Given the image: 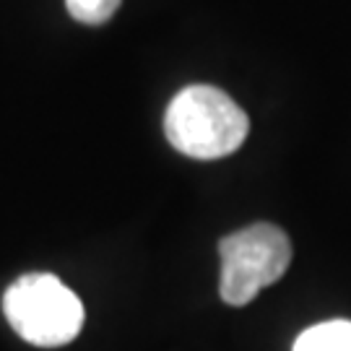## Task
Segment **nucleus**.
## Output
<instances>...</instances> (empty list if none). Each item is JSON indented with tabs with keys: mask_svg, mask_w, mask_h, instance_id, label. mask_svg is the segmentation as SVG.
<instances>
[{
	"mask_svg": "<svg viewBox=\"0 0 351 351\" xmlns=\"http://www.w3.org/2000/svg\"><path fill=\"white\" fill-rule=\"evenodd\" d=\"M65 5L75 21L99 26L112 19L114 11L120 8V0H65Z\"/></svg>",
	"mask_w": 351,
	"mask_h": 351,
	"instance_id": "obj_5",
	"label": "nucleus"
},
{
	"mask_svg": "<svg viewBox=\"0 0 351 351\" xmlns=\"http://www.w3.org/2000/svg\"><path fill=\"white\" fill-rule=\"evenodd\" d=\"M164 133L180 154L208 162L234 154L250 133V120L221 88L193 84L169 101Z\"/></svg>",
	"mask_w": 351,
	"mask_h": 351,
	"instance_id": "obj_1",
	"label": "nucleus"
},
{
	"mask_svg": "<svg viewBox=\"0 0 351 351\" xmlns=\"http://www.w3.org/2000/svg\"><path fill=\"white\" fill-rule=\"evenodd\" d=\"M291 351H351V320H328L302 330Z\"/></svg>",
	"mask_w": 351,
	"mask_h": 351,
	"instance_id": "obj_4",
	"label": "nucleus"
},
{
	"mask_svg": "<svg viewBox=\"0 0 351 351\" xmlns=\"http://www.w3.org/2000/svg\"><path fill=\"white\" fill-rule=\"evenodd\" d=\"M221 281L219 294L226 304L242 307L258 291L287 274L291 263V242L276 224H252L226 234L219 242Z\"/></svg>",
	"mask_w": 351,
	"mask_h": 351,
	"instance_id": "obj_3",
	"label": "nucleus"
},
{
	"mask_svg": "<svg viewBox=\"0 0 351 351\" xmlns=\"http://www.w3.org/2000/svg\"><path fill=\"white\" fill-rule=\"evenodd\" d=\"M3 313L21 339L42 349L71 343L86 320L81 300L52 274L16 278L3 297Z\"/></svg>",
	"mask_w": 351,
	"mask_h": 351,
	"instance_id": "obj_2",
	"label": "nucleus"
}]
</instances>
